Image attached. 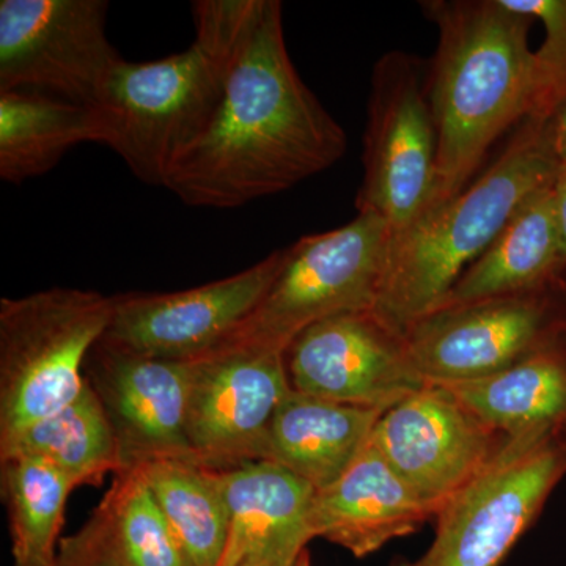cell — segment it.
<instances>
[{
    "label": "cell",
    "mask_w": 566,
    "mask_h": 566,
    "mask_svg": "<svg viewBox=\"0 0 566 566\" xmlns=\"http://www.w3.org/2000/svg\"><path fill=\"white\" fill-rule=\"evenodd\" d=\"M91 520L126 566H191L140 468L115 474Z\"/></svg>",
    "instance_id": "cell-25"
},
{
    "label": "cell",
    "mask_w": 566,
    "mask_h": 566,
    "mask_svg": "<svg viewBox=\"0 0 566 566\" xmlns=\"http://www.w3.org/2000/svg\"><path fill=\"white\" fill-rule=\"evenodd\" d=\"M392 237L385 219L357 212L340 229L301 238L286 248L285 262L262 301L216 349L285 354L315 323L374 308Z\"/></svg>",
    "instance_id": "cell-6"
},
{
    "label": "cell",
    "mask_w": 566,
    "mask_h": 566,
    "mask_svg": "<svg viewBox=\"0 0 566 566\" xmlns=\"http://www.w3.org/2000/svg\"><path fill=\"white\" fill-rule=\"evenodd\" d=\"M219 566H226V565H219Z\"/></svg>",
    "instance_id": "cell-31"
},
{
    "label": "cell",
    "mask_w": 566,
    "mask_h": 566,
    "mask_svg": "<svg viewBox=\"0 0 566 566\" xmlns=\"http://www.w3.org/2000/svg\"><path fill=\"white\" fill-rule=\"evenodd\" d=\"M505 6L539 21L545 29L534 51L531 106L526 120L547 125L566 103V0H504Z\"/></svg>",
    "instance_id": "cell-26"
},
{
    "label": "cell",
    "mask_w": 566,
    "mask_h": 566,
    "mask_svg": "<svg viewBox=\"0 0 566 566\" xmlns=\"http://www.w3.org/2000/svg\"><path fill=\"white\" fill-rule=\"evenodd\" d=\"M554 186L532 193L517 208L439 307L534 292L562 279L566 268Z\"/></svg>",
    "instance_id": "cell-18"
},
{
    "label": "cell",
    "mask_w": 566,
    "mask_h": 566,
    "mask_svg": "<svg viewBox=\"0 0 566 566\" xmlns=\"http://www.w3.org/2000/svg\"><path fill=\"white\" fill-rule=\"evenodd\" d=\"M447 387L497 433L565 427L566 327L512 367Z\"/></svg>",
    "instance_id": "cell-20"
},
{
    "label": "cell",
    "mask_w": 566,
    "mask_h": 566,
    "mask_svg": "<svg viewBox=\"0 0 566 566\" xmlns=\"http://www.w3.org/2000/svg\"><path fill=\"white\" fill-rule=\"evenodd\" d=\"M85 378L109 417L123 471L163 458H193L186 436L191 363L140 356L99 340L88 354Z\"/></svg>",
    "instance_id": "cell-15"
},
{
    "label": "cell",
    "mask_w": 566,
    "mask_h": 566,
    "mask_svg": "<svg viewBox=\"0 0 566 566\" xmlns=\"http://www.w3.org/2000/svg\"><path fill=\"white\" fill-rule=\"evenodd\" d=\"M505 436L488 427L449 387L427 385L387 409L371 441L436 516L482 471Z\"/></svg>",
    "instance_id": "cell-13"
},
{
    "label": "cell",
    "mask_w": 566,
    "mask_h": 566,
    "mask_svg": "<svg viewBox=\"0 0 566 566\" xmlns=\"http://www.w3.org/2000/svg\"><path fill=\"white\" fill-rule=\"evenodd\" d=\"M140 468L191 566H219L230 515L221 472L193 458H163Z\"/></svg>",
    "instance_id": "cell-23"
},
{
    "label": "cell",
    "mask_w": 566,
    "mask_h": 566,
    "mask_svg": "<svg viewBox=\"0 0 566 566\" xmlns=\"http://www.w3.org/2000/svg\"><path fill=\"white\" fill-rule=\"evenodd\" d=\"M486 170L394 234L371 311L398 334L436 311L532 193L556 182L547 125L524 120Z\"/></svg>",
    "instance_id": "cell-3"
},
{
    "label": "cell",
    "mask_w": 566,
    "mask_h": 566,
    "mask_svg": "<svg viewBox=\"0 0 566 566\" xmlns=\"http://www.w3.org/2000/svg\"><path fill=\"white\" fill-rule=\"evenodd\" d=\"M106 0H2L0 92L95 107L123 61L107 39Z\"/></svg>",
    "instance_id": "cell-10"
},
{
    "label": "cell",
    "mask_w": 566,
    "mask_h": 566,
    "mask_svg": "<svg viewBox=\"0 0 566 566\" xmlns=\"http://www.w3.org/2000/svg\"><path fill=\"white\" fill-rule=\"evenodd\" d=\"M566 327L564 279L534 292L442 305L405 333L406 352L427 385L479 381L512 367Z\"/></svg>",
    "instance_id": "cell-9"
},
{
    "label": "cell",
    "mask_w": 566,
    "mask_h": 566,
    "mask_svg": "<svg viewBox=\"0 0 566 566\" xmlns=\"http://www.w3.org/2000/svg\"><path fill=\"white\" fill-rule=\"evenodd\" d=\"M219 472L230 515L219 565L296 566L314 539L308 513L315 488L266 460Z\"/></svg>",
    "instance_id": "cell-16"
},
{
    "label": "cell",
    "mask_w": 566,
    "mask_h": 566,
    "mask_svg": "<svg viewBox=\"0 0 566 566\" xmlns=\"http://www.w3.org/2000/svg\"><path fill=\"white\" fill-rule=\"evenodd\" d=\"M420 7L439 35L427 66L438 137L430 210L474 181L495 142L526 120L534 20L504 0H427Z\"/></svg>",
    "instance_id": "cell-2"
},
{
    "label": "cell",
    "mask_w": 566,
    "mask_h": 566,
    "mask_svg": "<svg viewBox=\"0 0 566 566\" xmlns=\"http://www.w3.org/2000/svg\"><path fill=\"white\" fill-rule=\"evenodd\" d=\"M558 229H560L562 260L566 268V167H562L556 186Z\"/></svg>",
    "instance_id": "cell-29"
},
{
    "label": "cell",
    "mask_w": 566,
    "mask_h": 566,
    "mask_svg": "<svg viewBox=\"0 0 566 566\" xmlns=\"http://www.w3.org/2000/svg\"><path fill=\"white\" fill-rule=\"evenodd\" d=\"M0 474L14 566H54L66 501L76 488L33 457L0 458Z\"/></svg>",
    "instance_id": "cell-24"
},
{
    "label": "cell",
    "mask_w": 566,
    "mask_h": 566,
    "mask_svg": "<svg viewBox=\"0 0 566 566\" xmlns=\"http://www.w3.org/2000/svg\"><path fill=\"white\" fill-rule=\"evenodd\" d=\"M547 129H549L551 144L558 163L562 167H566V103L554 115L553 120L547 123Z\"/></svg>",
    "instance_id": "cell-28"
},
{
    "label": "cell",
    "mask_w": 566,
    "mask_h": 566,
    "mask_svg": "<svg viewBox=\"0 0 566 566\" xmlns=\"http://www.w3.org/2000/svg\"><path fill=\"white\" fill-rule=\"evenodd\" d=\"M285 255L286 248L277 249L241 273L182 292L117 294L102 340L156 359H200L251 315Z\"/></svg>",
    "instance_id": "cell-12"
},
{
    "label": "cell",
    "mask_w": 566,
    "mask_h": 566,
    "mask_svg": "<svg viewBox=\"0 0 566 566\" xmlns=\"http://www.w3.org/2000/svg\"><path fill=\"white\" fill-rule=\"evenodd\" d=\"M114 296L50 289L0 300V447L71 403L106 334Z\"/></svg>",
    "instance_id": "cell-5"
},
{
    "label": "cell",
    "mask_w": 566,
    "mask_h": 566,
    "mask_svg": "<svg viewBox=\"0 0 566 566\" xmlns=\"http://www.w3.org/2000/svg\"><path fill=\"white\" fill-rule=\"evenodd\" d=\"M237 57L196 36L188 50L159 61L123 59L98 104L88 107L95 144L117 153L145 185L164 188L214 120Z\"/></svg>",
    "instance_id": "cell-4"
},
{
    "label": "cell",
    "mask_w": 566,
    "mask_h": 566,
    "mask_svg": "<svg viewBox=\"0 0 566 566\" xmlns=\"http://www.w3.org/2000/svg\"><path fill=\"white\" fill-rule=\"evenodd\" d=\"M346 150L345 129L290 59L282 2L264 0L214 120L164 188L189 207L230 210L289 191L331 169Z\"/></svg>",
    "instance_id": "cell-1"
},
{
    "label": "cell",
    "mask_w": 566,
    "mask_h": 566,
    "mask_svg": "<svg viewBox=\"0 0 566 566\" xmlns=\"http://www.w3.org/2000/svg\"><path fill=\"white\" fill-rule=\"evenodd\" d=\"M386 411L293 390L271 424L264 460L323 490L340 479L359 457Z\"/></svg>",
    "instance_id": "cell-19"
},
{
    "label": "cell",
    "mask_w": 566,
    "mask_h": 566,
    "mask_svg": "<svg viewBox=\"0 0 566 566\" xmlns=\"http://www.w3.org/2000/svg\"><path fill=\"white\" fill-rule=\"evenodd\" d=\"M14 455L46 461L74 488L99 486L106 474L123 471L114 428L88 379L71 403L0 447V458Z\"/></svg>",
    "instance_id": "cell-22"
},
{
    "label": "cell",
    "mask_w": 566,
    "mask_h": 566,
    "mask_svg": "<svg viewBox=\"0 0 566 566\" xmlns=\"http://www.w3.org/2000/svg\"><path fill=\"white\" fill-rule=\"evenodd\" d=\"M296 392L337 403L390 409L427 382L416 374L405 335L371 308L307 327L285 352Z\"/></svg>",
    "instance_id": "cell-14"
},
{
    "label": "cell",
    "mask_w": 566,
    "mask_h": 566,
    "mask_svg": "<svg viewBox=\"0 0 566 566\" xmlns=\"http://www.w3.org/2000/svg\"><path fill=\"white\" fill-rule=\"evenodd\" d=\"M54 566H126L88 520L76 534L62 538Z\"/></svg>",
    "instance_id": "cell-27"
},
{
    "label": "cell",
    "mask_w": 566,
    "mask_h": 566,
    "mask_svg": "<svg viewBox=\"0 0 566 566\" xmlns=\"http://www.w3.org/2000/svg\"><path fill=\"white\" fill-rule=\"evenodd\" d=\"M293 392L285 354L216 349L191 363L186 436L214 471L264 460L279 408Z\"/></svg>",
    "instance_id": "cell-11"
},
{
    "label": "cell",
    "mask_w": 566,
    "mask_h": 566,
    "mask_svg": "<svg viewBox=\"0 0 566 566\" xmlns=\"http://www.w3.org/2000/svg\"><path fill=\"white\" fill-rule=\"evenodd\" d=\"M431 517L434 513L370 439L340 479L315 490L308 523L314 538L363 558L395 538L415 534Z\"/></svg>",
    "instance_id": "cell-17"
},
{
    "label": "cell",
    "mask_w": 566,
    "mask_h": 566,
    "mask_svg": "<svg viewBox=\"0 0 566 566\" xmlns=\"http://www.w3.org/2000/svg\"><path fill=\"white\" fill-rule=\"evenodd\" d=\"M93 142L92 111L40 92H0V178L22 185L50 172L77 145Z\"/></svg>",
    "instance_id": "cell-21"
},
{
    "label": "cell",
    "mask_w": 566,
    "mask_h": 566,
    "mask_svg": "<svg viewBox=\"0 0 566 566\" xmlns=\"http://www.w3.org/2000/svg\"><path fill=\"white\" fill-rule=\"evenodd\" d=\"M296 566H312L311 554H308V549H305L304 553L301 554L300 560H297Z\"/></svg>",
    "instance_id": "cell-30"
},
{
    "label": "cell",
    "mask_w": 566,
    "mask_h": 566,
    "mask_svg": "<svg viewBox=\"0 0 566 566\" xmlns=\"http://www.w3.org/2000/svg\"><path fill=\"white\" fill-rule=\"evenodd\" d=\"M436 161L424 63L403 51L387 52L371 73L357 212L385 219L394 234L403 232L433 197Z\"/></svg>",
    "instance_id": "cell-8"
},
{
    "label": "cell",
    "mask_w": 566,
    "mask_h": 566,
    "mask_svg": "<svg viewBox=\"0 0 566 566\" xmlns=\"http://www.w3.org/2000/svg\"><path fill=\"white\" fill-rule=\"evenodd\" d=\"M565 475L566 424L506 434L482 471L438 510L427 553L392 566H499Z\"/></svg>",
    "instance_id": "cell-7"
}]
</instances>
